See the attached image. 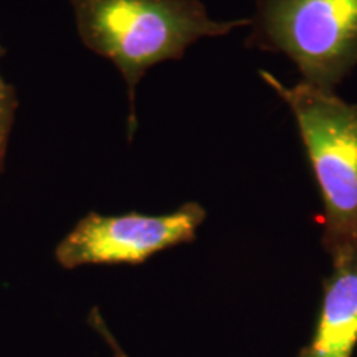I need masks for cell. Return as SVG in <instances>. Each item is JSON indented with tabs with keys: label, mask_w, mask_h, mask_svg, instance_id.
Masks as SVG:
<instances>
[{
	"label": "cell",
	"mask_w": 357,
	"mask_h": 357,
	"mask_svg": "<svg viewBox=\"0 0 357 357\" xmlns=\"http://www.w3.org/2000/svg\"><path fill=\"white\" fill-rule=\"evenodd\" d=\"M78 37L128 86V139L137 129L136 89L153 66L178 61L202 38L225 37L250 19L215 20L200 0H70Z\"/></svg>",
	"instance_id": "cell-1"
},
{
	"label": "cell",
	"mask_w": 357,
	"mask_h": 357,
	"mask_svg": "<svg viewBox=\"0 0 357 357\" xmlns=\"http://www.w3.org/2000/svg\"><path fill=\"white\" fill-rule=\"evenodd\" d=\"M258 75L291 111L323 204L321 247L337 265L357 253V102L303 82L289 86L266 70Z\"/></svg>",
	"instance_id": "cell-2"
},
{
	"label": "cell",
	"mask_w": 357,
	"mask_h": 357,
	"mask_svg": "<svg viewBox=\"0 0 357 357\" xmlns=\"http://www.w3.org/2000/svg\"><path fill=\"white\" fill-rule=\"evenodd\" d=\"M245 45L284 55L303 83L336 91L357 66V0H257Z\"/></svg>",
	"instance_id": "cell-3"
},
{
	"label": "cell",
	"mask_w": 357,
	"mask_h": 357,
	"mask_svg": "<svg viewBox=\"0 0 357 357\" xmlns=\"http://www.w3.org/2000/svg\"><path fill=\"white\" fill-rule=\"evenodd\" d=\"M207 218L199 202H185L160 215L126 212L102 215L88 212L55 247V260L65 270L86 265L136 266L160 252L195 242Z\"/></svg>",
	"instance_id": "cell-4"
},
{
	"label": "cell",
	"mask_w": 357,
	"mask_h": 357,
	"mask_svg": "<svg viewBox=\"0 0 357 357\" xmlns=\"http://www.w3.org/2000/svg\"><path fill=\"white\" fill-rule=\"evenodd\" d=\"M357 346V253L333 265L310 342L298 357H352Z\"/></svg>",
	"instance_id": "cell-5"
},
{
	"label": "cell",
	"mask_w": 357,
	"mask_h": 357,
	"mask_svg": "<svg viewBox=\"0 0 357 357\" xmlns=\"http://www.w3.org/2000/svg\"><path fill=\"white\" fill-rule=\"evenodd\" d=\"M17 108H19V98L15 88L0 78V174L6 169L8 139L15 121Z\"/></svg>",
	"instance_id": "cell-6"
},
{
	"label": "cell",
	"mask_w": 357,
	"mask_h": 357,
	"mask_svg": "<svg viewBox=\"0 0 357 357\" xmlns=\"http://www.w3.org/2000/svg\"><path fill=\"white\" fill-rule=\"evenodd\" d=\"M88 321H89V324L93 326V329H95V331L100 334L102 339H105L106 344L109 346L111 352H113V357H129L126 352H124L123 347L119 346V342L116 341V337L113 336V334H111L109 328L106 326L105 319H102L101 312H100V310H98V307H93L91 312H89Z\"/></svg>",
	"instance_id": "cell-7"
},
{
	"label": "cell",
	"mask_w": 357,
	"mask_h": 357,
	"mask_svg": "<svg viewBox=\"0 0 357 357\" xmlns=\"http://www.w3.org/2000/svg\"><path fill=\"white\" fill-rule=\"evenodd\" d=\"M3 55H6V48H3V45L0 43V60H2Z\"/></svg>",
	"instance_id": "cell-8"
}]
</instances>
